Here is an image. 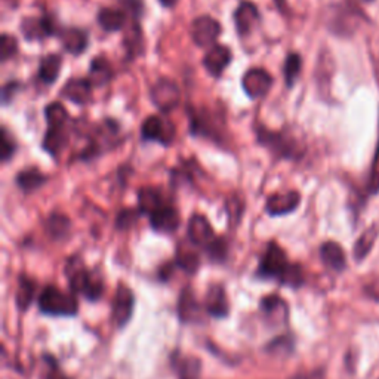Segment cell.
<instances>
[{
    "label": "cell",
    "instance_id": "cell-14",
    "mask_svg": "<svg viewBox=\"0 0 379 379\" xmlns=\"http://www.w3.org/2000/svg\"><path fill=\"white\" fill-rule=\"evenodd\" d=\"M92 89L94 86L89 79L72 77L64 83L61 97L76 106H86L92 99Z\"/></svg>",
    "mask_w": 379,
    "mask_h": 379
},
{
    "label": "cell",
    "instance_id": "cell-41",
    "mask_svg": "<svg viewBox=\"0 0 379 379\" xmlns=\"http://www.w3.org/2000/svg\"><path fill=\"white\" fill-rule=\"evenodd\" d=\"M18 53V40L8 33H4L0 38V55H2V62L9 61Z\"/></svg>",
    "mask_w": 379,
    "mask_h": 379
},
{
    "label": "cell",
    "instance_id": "cell-38",
    "mask_svg": "<svg viewBox=\"0 0 379 379\" xmlns=\"http://www.w3.org/2000/svg\"><path fill=\"white\" fill-rule=\"evenodd\" d=\"M16 148L18 147H16L13 136L6 126H2V132H0V160L8 163L15 156Z\"/></svg>",
    "mask_w": 379,
    "mask_h": 379
},
{
    "label": "cell",
    "instance_id": "cell-12",
    "mask_svg": "<svg viewBox=\"0 0 379 379\" xmlns=\"http://www.w3.org/2000/svg\"><path fill=\"white\" fill-rule=\"evenodd\" d=\"M187 234L188 240L192 242L194 246L199 248H208L214 240L216 238L215 231L211 226V222L208 221L204 215H193L188 221V227H187Z\"/></svg>",
    "mask_w": 379,
    "mask_h": 379
},
{
    "label": "cell",
    "instance_id": "cell-39",
    "mask_svg": "<svg viewBox=\"0 0 379 379\" xmlns=\"http://www.w3.org/2000/svg\"><path fill=\"white\" fill-rule=\"evenodd\" d=\"M279 282L283 286H289V287H300V286H302V283H304V271H302L301 265L289 264L287 268L280 275Z\"/></svg>",
    "mask_w": 379,
    "mask_h": 379
},
{
    "label": "cell",
    "instance_id": "cell-45",
    "mask_svg": "<svg viewBox=\"0 0 379 379\" xmlns=\"http://www.w3.org/2000/svg\"><path fill=\"white\" fill-rule=\"evenodd\" d=\"M45 360H46V363L49 365L48 368V372H46V376L45 379H70L68 378L57 365V361L54 357H50V356H45Z\"/></svg>",
    "mask_w": 379,
    "mask_h": 379
},
{
    "label": "cell",
    "instance_id": "cell-25",
    "mask_svg": "<svg viewBox=\"0 0 379 379\" xmlns=\"http://www.w3.org/2000/svg\"><path fill=\"white\" fill-rule=\"evenodd\" d=\"M48 182V177L39 167H26L20 170L15 177V184L18 187L24 194H31L34 192H38L39 188H42Z\"/></svg>",
    "mask_w": 379,
    "mask_h": 379
},
{
    "label": "cell",
    "instance_id": "cell-1",
    "mask_svg": "<svg viewBox=\"0 0 379 379\" xmlns=\"http://www.w3.org/2000/svg\"><path fill=\"white\" fill-rule=\"evenodd\" d=\"M256 140L278 159L297 160L305 153L298 138L287 131H270L264 125H258Z\"/></svg>",
    "mask_w": 379,
    "mask_h": 379
},
{
    "label": "cell",
    "instance_id": "cell-8",
    "mask_svg": "<svg viewBox=\"0 0 379 379\" xmlns=\"http://www.w3.org/2000/svg\"><path fill=\"white\" fill-rule=\"evenodd\" d=\"M175 126L160 116H150L141 125V138L147 143H156L169 147L175 140Z\"/></svg>",
    "mask_w": 379,
    "mask_h": 379
},
{
    "label": "cell",
    "instance_id": "cell-13",
    "mask_svg": "<svg viewBox=\"0 0 379 379\" xmlns=\"http://www.w3.org/2000/svg\"><path fill=\"white\" fill-rule=\"evenodd\" d=\"M234 26L236 33L240 38H246L255 30V27L261 23V13L252 2H240L234 11Z\"/></svg>",
    "mask_w": 379,
    "mask_h": 379
},
{
    "label": "cell",
    "instance_id": "cell-20",
    "mask_svg": "<svg viewBox=\"0 0 379 379\" xmlns=\"http://www.w3.org/2000/svg\"><path fill=\"white\" fill-rule=\"evenodd\" d=\"M204 309L216 319H224L229 316L230 304L226 289L221 285H211V287L208 289V294H206L204 298Z\"/></svg>",
    "mask_w": 379,
    "mask_h": 379
},
{
    "label": "cell",
    "instance_id": "cell-23",
    "mask_svg": "<svg viewBox=\"0 0 379 379\" xmlns=\"http://www.w3.org/2000/svg\"><path fill=\"white\" fill-rule=\"evenodd\" d=\"M178 316L184 323L200 322L203 317L202 305L196 300V295L192 287H185L181 292L178 301Z\"/></svg>",
    "mask_w": 379,
    "mask_h": 379
},
{
    "label": "cell",
    "instance_id": "cell-22",
    "mask_svg": "<svg viewBox=\"0 0 379 379\" xmlns=\"http://www.w3.org/2000/svg\"><path fill=\"white\" fill-rule=\"evenodd\" d=\"M260 309L267 322H270L273 326L286 323L289 316L287 304L279 295H268L263 298L260 302Z\"/></svg>",
    "mask_w": 379,
    "mask_h": 379
},
{
    "label": "cell",
    "instance_id": "cell-35",
    "mask_svg": "<svg viewBox=\"0 0 379 379\" xmlns=\"http://www.w3.org/2000/svg\"><path fill=\"white\" fill-rule=\"evenodd\" d=\"M45 119L48 126H64L72 125V117L68 116L67 109L61 102H53L45 107Z\"/></svg>",
    "mask_w": 379,
    "mask_h": 379
},
{
    "label": "cell",
    "instance_id": "cell-10",
    "mask_svg": "<svg viewBox=\"0 0 379 379\" xmlns=\"http://www.w3.org/2000/svg\"><path fill=\"white\" fill-rule=\"evenodd\" d=\"M289 264L290 263L287 261L286 252L275 242H270L264 255L261 256L260 267H258V274L264 279L279 280Z\"/></svg>",
    "mask_w": 379,
    "mask_h": 379
},
{
    "label": "cell",
    "instance_id": "cell-37",
    "mask_svg": "<svg viewBox=\"0 0 379 379\" xmlns=\"http://www.w3.org/2000/svg\"><path fill=\"white\" fill-rule=\"evenodd\" d=\"M177 372L178 379H200L202 373V363L197 357L188 356L184 358H178Z\"/></svg>",
    "mask_w": 379,
    "mask_h": 379
},
{
    "label": "cell",
    "instance_id": "cell-5",
    "mask_svg": "<svg viewBox=\"0 0 379 379\" xmlns=\"http://www.w3.org/2000/svg\"><path fill=\"white\" fill-rule=\"evenodd\" d=\"M38 305L40 312L49 316H65L72 317L77 314L79 304L75 294H65L58 287L48 285L38 298Z\"/></svg>",
    "mask_w": 379,
    "mask_h": 379
},
{
    "label": "cell",
    "instance_id": "cell-47",
    "mask_svg": "<svg viewBox=\"0 0 379 379\" xmlns=\"http://www.w3.org/2000/svg\"><path fill=\"white\" fill-rule=\"evenodd\" d=\"M297 379H324V372L323 370H314V372H309L307 375H302Z\"/></svg>",
    "mask_w": 379,
    "mask_h": 379
},
{
    "label": "cell",
    "instance_id": "cell-32",
    "mask_svg": "<svg viewBox=\"0 0 379 379\" xmlns=\"http://www.w3.org/2000/svg\"><path fill=\"white\" fill-rule=\"evenodd\" d=\"M34 294H36V282L30 279L28 275L21 274L18 279V289H16V305L21 309V312H26V309L30 307V304L34 300Z\"/></svg>",
    "mask_w": 379,
    "mask_h": 379
},
{
    "label": "cell",
    "instance_id": "cell-7",
    "mask_svg": "<svg viewBox=\"0 0 379 379\" xmlns=\"http://www.w3.org/2000/svg\"><path fill=\"white\" fill-rule=\"evenodd\" d=\"M150 98L159 111L163 114H167L170 111H174L180 106L181 99V92L178 84L166 77L159 79L150 91Z\"/></svg>",
    "mask_w": 379,
    "mask_h": 379
},
{
    "label": "cell",
    "instance_id": "cell-28",
    "mask_svg": "<svg viewBox=\"0 0 379 379\" xmlns=\"http://www.w3.org/2000/svg\"><path fill=\"white\" fill-rule=\"evenodd\" d=\"M165 203L162 194L158 188L154 187H143L138 190V211L141 215H151L162 208Z\"/></svg>",
    "mask_w": 379,
    "mask_h": 379
},
{
    "label": "cell",
    "instance_id": "cell-31",
    "mask_svg": "<svg viewBox=\"0 0 379 379\" xmlns=\"http://www.w3.org/2000/svg\"><path fill=\"white\" fill-rule=\"evenodd\" d=\"M45 229H46V233L54 240H62L70 234L72 221L68 219V216L64 214L54 212L46 218Z\"/></svg>",
    "mask_w": 379,
    "mask_h": 379
},
{
    "label": "cell",
    "instance_id": "cell-46",
    "mask_svg": "<svg viewBox=\"0 0 379 379\" xmlns=\"http://www.w3.org/2000/svg\"><path fill=\"white\" fill-rule=\"evenodd\" d=\"M379 172V126H378V144H376V151L373 158V165H372V174Z\"/></svg>",
    "mask_w": 379,
    "mask_h": 379
},
{
    "label": "cell",
    "instance_id": "cell-26",
    "mask_svg": "<svg viewBox=\"0 0 379 379\" xmlns=\"http://www.w3.org/2000/svg\"><path fill=\"white\" fill-rule=\"evenodd\" d=\"M143 40H144V36H143V30L140 26V20L129 18L125 27V33H123V46L131 60L143 54V50H144Z\"/></svg>",
    "mask_w": 379,
    "mask_h": 379
},
{
    "label": "cell",
    "instance_id": "cell-19",
    "mask_svg": "<svg viewBox=\"0 0 379 379\" xmlns=\"http://www.w3.org/2000/svg\"><path fill=\"white\" fill-rule=\"evenodd\" d=\"M180 224L181 218L178 211L169 204H163L162 208L150 215V226L156 233L172 234L178 230Z\"/></svg>",
    "mask_w": 379,
    "mask_h": 379
},
{
    "label": "cell",
    "instance_id": "cell-16",
    "mask_svg": "<svg viewBox=\"0 0 379 379\" xmlns=\"http://www.w3.org/2000/svg\"><path fill=\"white\" fill-rule=\"evenodd\" d=\"M301 203V194L300 192H286V193H278L268 197L265 203V212L270 216H283L290 212L298 209Z\"/></svg>",
    "mask_w": 379,
    "mask_h": 379
},
{
    "label": "cell",
    "instance_id": "cell-34",
    "mask_svg": "<svg viewBox=\"0 0 379 379\" xmlns=\"http://www.w3.org/2000/svg\"><path fill=\"white\" fill-rule=\"evenodd\" d=\"M302 70V58L298 53H289L283 64V77L286 88L292 89L300 79Z\"/></svg>",
    "mask_w": 379,
    "mask_h": 379
},
{
    "label": "cell",
    "instance_id": "cell-27",
    "mask_svg": "<svg viewBox=\"0 0 379 379\" xmlns=\"http://www.w3.org/2000/svg\"><path fill=\"white\" fill-rule=\"evenodd\" d=\"M320 258L326 267L334 271H342L347 267V258L342 246L336 242H324L320 246Z\"/></svg>",
    "mask_w": 379,
    "mask_h": 379
},
{
    "label": "cell",
    "instance_id": "cell-24",
    "mask_svg": "<svg viewBox=\"0 0 379 379\" xmlns=\"http://www.w3.org/2000/svg\"><path fill=\"white\" fill-rule=\"evenodd\" d=\"M129 16L122 8H101L97 15L99 27L106 33H116L123 30L128 24Z\"/></svg>",
    "mask_w": 379,
    "mask_h": 379
},
{
    "label": "cell",
    "instance_id": "cell-21",
    "mask_svg": "<svg viewBox=\"0 0 379 379\" xmlns=\"http://www.w3.org/2000/svg\"><path fill=\"white\" fill-rule=\"evenodd\" d=\"M58 39L61 40V45L64 50H67L68 54H72L75 57L82 55L89 45V38L88 33L82 28H62L58 34Z\"/></svg>",
    "mask_w": 379,
    "mask_h": 379
},
{
    "label": "cell",
    "instance_id": "cell-6",
    "mask_svg": "<svg viewBox=\"0 0 379 379\" xmlns=\"http://www.w3.org/2000/svg\"><path fill=\"white\" fill-rule=\"evenodd\" d=\"M20 30L27 42H42L48 38L57 36L62 30L61 26L50 15H43L40 18L27 16L20 24Z\"/></svg>",
    "mask_w": 379,
    "mask_h": 379
},
{
    "label": "cell",
    "instance_id": "cell-11",
    "mask_svg": "<svg viewBox=\"0 0 379 379\" xmlns=\"http://www.w3.org/2000/svg\"><path fill=\"white\" fill-rule=\"evenodd\" d=\"M273 83L274 79L271 77V75L267 70H264V68L258 67L251 68V70H248L242 77V88L251 99H258L267 95L268 91L271 89Z\"/></svg>",
    "mask_w": 379,
    "mask_h": 379
},
{
    "label": "cell",
    "instance_id": "cell-2",
    "mask_svg": "<svg viewBox=\"0 0 379 379\" xmlns=\"http://www.w3.org/2000/svg\"><path fill=\"white\" fill-rule=\"evenodd\" d=\"M65 275L75 295L80 294L86 300L98 301L104 292V283H102L101 275L86 268L79 256H73L68 260Z\"/></svg>",
    "mask_w": 379,
    "mask_h": 379
},
{
    "label": "cell",
    "instance_id": "cell-36",
    "mask_svg": "<svg viewBox=\"0 0 379 379\" xmlns=\"http://www.w3.org/2000/svg\"><path fill=\"white\" fill-rule=\"evenodd\" d=\"M378 237V230L375 226L369 227L363 234L358 237V240L354 245V258L356 261H363L365 258L369 255V252L373 248L375 240Z\"/></svg>",
    "mask_w": 379,
    "mask_h": 379
},
{
    "label": "cell",
    "instance_id": "cell-44",
    "mask_svg": "<svg viewBox=\"0 0 379 379\" xmlns=\"http://www.w3.org/2000/svg\"><path fill=\"white\" fill-rule=\"evenodd\" d=\"M21 89H23V84L20 82H16V80L8 82L2 88V104L9 106L13 101V98L16 97V94H18Z\"/></svg>",
    "mask_w": 379,
    "mask_h": 379
},
{
    "label": "cell",
    "instance_id": "cell-50",
    "mask_svg": "<svg viewBox=\"0 0 379 379\" xmlns=\"http://www.w3.org/2000/svg\"><path fill=\"white\" fill-rule=\"evenodd\" d=\"M4 2H8L9 8H16V4H18V0H4Z\"/></svg>",
    "mask_w": 379,
    "mask_h": 379
},
{
    "label": "cell",
    "instance_id": "cell-4",
    "mask_svg": "<svg viewBox=\"0 0 379 379\" xmlns=\"http://www.w3.org/2000/svg\"><path fill=\"white\" fill-rule=\"evenodd\" d=\"M188 119L190 133L193 136L208 138V140L215 141L216 144L221 143L224 138V128H226L222 114L215 113L206 107H188Z\"/></svg>",
    "mask_w": 379,
    "mask_h": 379
},
{
    "label": "cell",
    "instance_id": "cell-29",
    "mask_svg": "<svg viewBox=\"0 0 379 379\" xmlns=\"http://www.w3.org/2000/svg\"><path fill=\"white\" fill-rule=\"evenodd\" d=\"M113 79V68L106 57H97L91 61L89 80L95 88H102Z\"/></svg>",
    "mask_w": 379,
    "mask_h": 379
},
{
    "label": "cell",
    "instance_id": "cell-43",
    "mask_svg": "<svg viewBox=\"0 0 379 379\" xmlns=\"http://www.w3.org/2000/svg\"><path fill=\"white\" fill-rule=\"evenodd\" d=\"M120 8H122L129 18L133 20H141V15L144 11L143 0H119Z\"/></svg>",
    "mask_w": 379,
    "mask_h": 379
},
{
    "label": "cell",
    "instance_id": "cell-48",
    "mask_svg": "<svg viewBox=\"0 0 379 379\" xmlns=\"http://www.w3.org/2000/svg\"><path fill=\"white\" fill-rule=\"evenodd\" d=\"M159 2H160L165 8H174V6L178 4V0H159Z\"/></svg>",
    "mask_w": 379,
    "mask_h": 379
},
{
    "label": "cell",
    "instance_id": "cell-49",
    "mask_svg": "<svg viewBox=\"0 0 379 379\" xmlns=\"http://www.w3.org/2000/svg\"><path fill=\"white\" fill-rule=\"evenodd\" d=\"M372 295H373L376 300H379V283H375V285L372 286Z\"/></svg>",
    "mask_w": 379,
    "mask_h": 379
},
{
    "label": "cell",
    "instance_id": "cell-30",
    "mask_svg": "<svg viewBox=\"0 0 379 379\" xmlns=\"http://www.w3.org/2000/svg\"><path fill=\"white\" fill-rule=\"evenodd\" d=\"M61 65H62V58L58 54H50L43 57L39 65V73H38L39 80L48 86L54 84L61 73Z\"/></svg>",
    "mask_w": 379,
    "mask_h": 379
},
{
    "label": "cell",
    "instance_id": "cell-40",
    "mask_svg": "<svg viewBox=\"0 0 379 379\" xmlns=\"http://www.w3.org/2000/svg\"><path fill=\"white\" fill-rule=\"evenodd\" d=\"M208 256L211 258V261L214 263H224L229 255V243L226 238L216 237L214 242L204 249Z\"/></svg>",
    "mask_w": 379,
    "mask_h": 379
},
{
    "label": "cell",
    "instance_id": "cell-33",
    "mask_svg": "<svg viewBox=\"0 0 379 379\" xmlns=\"http://www.w3.org/2000/svg\"><path fill=\"white\" fill-rule=\"evenodd\" d=\"M192 246H187L182 242L177 248V265L190 274H194L199 270L200 258H199V253Z\"/></svg>",
    "mask_w": 379,
    "mask_h": 379
},
{
    "label": "cell",
    "instance_id": "cell-3",
    "mask_svg": "<svg viewBox=\"0 0 379 379\" xmlns=\"http://www.w3.org/2000/svg\"><path fill=\"white\" fill-rule=\"evenodd\" d=\"M120 143V125L113 119H104L97 123L88 135V143L79 154V160L91 162L102 156L106 151L114 148Z\"/></svg>",
    "mask_w": 379,
    "mask_h": 379
},
{
    "label": "cell",
    "instance_id": "cell-51",
    "mask_svg": "<svg viewBox=\"0 0 379 379\" xmlns=\"http://www.w3.org/2000/svg\"><path fill=\"white\" fill-rule=\"evenodd\" d=\"M361 2H366V4H369V2H373V0H361Z\"/></svg>",
    "mask_w": 379,
    "mask_h": 379
},
{
    "label": "cell",
    "instance_id": "cell-17",
    "mask_svg": "<svg viewBox=\"0 0 379 379\" xmlns=\"http://www.w3.org/2000/svg\"><path fill=\"white\" fill-rule=\"evenodd\" d=\"M231 60H233V55H231V49L229 46L215 45L208 50V54L204 55L203 67L212 77L219 79L224 70H226V68L230 65Z\"/></svg>",
    "mask_w": 379,
    "mask_h": 379
},
{
    "label": "cell",
    "instance_id": "cell-18",
    "mask_svg": "<svg viewBox=\"0 0 379 379\" xmlns=\"http://www.w3.org/2000/svg\"><path fill=\"white\" fill-rule=\"evenodd\" d=\"M70 132H72V125L48 126L42 141L43 151L48 153L50 158L57 159L65 148V145L68 144Z\"/></svg>",
    "mask_w": 379,
    "mask_h": 379
},
{
    "label": "cell",
    "instance_id": "cell-15",
    "mask_svg": "<svg viewBox=\"0 0 379 379\" xmlns=\"http://www.w3.org/2000/svg\"><path fill=\"white\" fill-rule=\"evenodd\" d=\"M133 305H135V298L132 290L123 283H120L117 286L116 297L113 301V317L119 327H125L128 324L133 313Z\"/></svg>",
    "mask_w": 379,
    "mask_h": 379
},
{
    "label": "cell",
    "instance_id": "cell-42",
    "mask_svg": "<svg viewBox=\"0 0 379 379\" xmlns=\"http://www.w3.org/2000/svg\"><path fill=\"white\" fill-rule=\"evenodd\" d=\"M141 212L138 209H122L119 212L117 218H116V227L120 230V231H125V230H129L132 229L138 218H140Z\"/></svg>",
    "mask_w": 379,
    "mask_h": 379
},
{
    "label": "cell",
    "instance_id": "cell-9",
    "mask_svg": "<svg viewBox=\"0 0 379 379\" xmlns=\"http://www.w3.org/2000/svg\"><path fill=\"white\" fill-rule=\"evenodd\" d=\"M221 33L222 27L219 21H216L209 15L197 16V18H194L193 23L190 24V36H192V40L199 48L215 46Z\"/></svg>",
    "mask_w": 379,
    "mask_h": 379
}]
</instances>
